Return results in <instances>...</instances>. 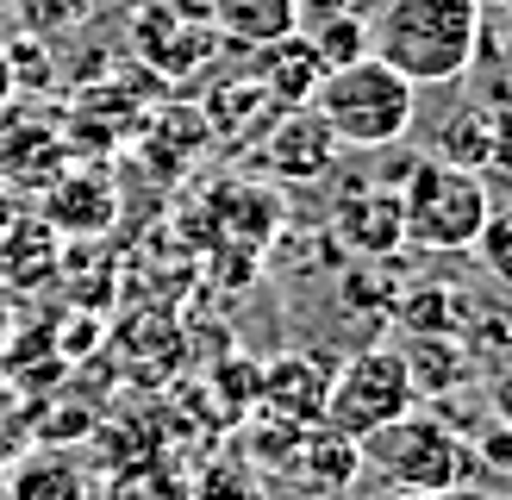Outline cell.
Listing matches in <instances>:
<instances>
[{
  "instance_id": "1",
  "label": "cell",
  "mask_w": 512,
  "mask_h": 500,
  "mask_svg": "<svg viewBox=\"0 0 512 500\" xmlns=\"http://www.w3.org/2000/svg\"><path fill=\"white\" fill-rule=\"evenodd\" d=\"M481 0H381L369 50L413 88H456L481 57Z\"/></svg>"
},
{
  "instance_id": "2",
  "label": "cell",
  "mask_w": 512,
  "mask_h": 500,
  "mask_svg": "<svg viewBox=\"0 0 512 500\" xmlns=\"http://www.w3.org/2000/svg\"><path fill=\"white\" fill-rule=\"evenodd\" d=\"M306 107L331 125V138H338L344 150H388V144H400L406 132H413L419 88L406 82V75H394L369 50V57H356L344 69H325V82L313 88Z\"/></svg>"
},
{
  "instance_id": "3",
  "label": "cell",
  "mask_w": 512,
  "mask_h": 500,
  "mask_svg": "<svg viewBox=\"0 0 512 500\" xmlns=\"http://www.w3.org/2000/svg\"><path fill=\"white\" fill-rule=\"evenodd\" d=\"M400 200V238L413 250H475L494 200L475 169H456L438 157H413L406 182L394 188Z\"/></svg>"
},
{
  "instance_id": "4",
  "label": "cell",
  "mask_w": 512,
  "mask_h": 500,
  "mask_svg": "<svg viewBox=\"0 0 512 500\" xmlns=\"http://www.w3.org/2000/svg\"><path fill=\"white\" fill-rule=\"evenodd\" d=\"M356 450H363V469H375L394 494H456L469 469V438L425 407L388 419Z\"/></svg>"
},
{
  "instance_id": "5",
  "label": "cell",
  "mask_w": 512,
  "mask_h": 500,
  "mask_svg": "<svg viewBox=\"0 0 512 500\" xmlns=\"http://www.w3.org/2000/svg\"><path fill=\"white\" fill-rule=\"evenodd\" d=\"M419 407V388L406 375V357L394 344H363L350 350L344 363H331V388H325V419L338 438L363 444L369 432H381L388 419L413 413Z\"/></svg>"
},
{
  "instance_id": "6",
  "label": "cell",
  "mask_w": 512,
  "mask_h": 500,
  "mask_svg": "<svg viewBox=\"0 0 512 500\" xmlns=\"http://www.w3.org/2000/svg\"><path fill=\"white\" fill-rule=\"evenodd\" d=\"M132 50L163 75V82H188L219 57V32L207 7H182V0H138L132 13Z\"/></svg>"
},
{
  "instance_id": "7",
  "label": "cell",
  "mask_w": 512,
  "mask_h": 500,
  "mask_svg": "<svg viewBox=\"0 0 512 500\" xmlns=\"http://www.w3.org/2000/svg\"><path fill=\"white\" fill-rule=\"evenodd\" d=\"M250 144H256V157H263V169L275 175V182H319V175L338 163V150H344L313 107H275V119Z\"/></svg>"
},
{
  "instance_id": "8",
  "label": "cell",
  "mask_w": 512,
  "mask_h": 500,
  "mask_svg": "<svg viewBox=\"0 0 512 500\" xmlns=\"http://www.w3.org/2000/svg\"><path fill=\"white\" fill-rule=\"evenodd\" d=\"M325 388H331V363H319L313 350H288L269 369H256V407L269 419L300 425V432L325 419Z\"/></svg>"
},
{
  "instance_id": "9",
  "label": "cell",
  "mask_w": 512,
  "mask_h": 500,
  "mask_svg": "<svg viewBox=\"0 0 512 500\" xmlns=\"http://www.w3.org/2000/svg\"><path fill=\"white\" fill-rule=\"evenodd\" d=\"M500 107L506 100H456V107L431 125V144L425 157L456 163V169H494V150H500Z\"/></svg>"
},
{
  "instance_id": "10",
  "label": "cell",
  "mask_w": 512,
  "mask_h": 500,
  "mask_svg": "<svg viewBox=\"0 0 512 500\" xmlns=\"http://www.w3.org/2000/svg\"><path fill=\"white\" fill-rule=\"evenodd\" d=\"M7 475V494L13 500H94V475L82 457H69L57 444H25L19 457L0 469Z\"/></svg>"
},
{
  "instance_id": "11",
  "label": "cell",
  "mask_w": 512,
  "mask_h": 500,
  "mask_svg": "<svg viewBox=\"0 0 512 500\" xmlns=\"http://www.w3.org/2000/svg\"><path fill=\"white\" fill-rule=\"evenodd\" d=\"M256 57V82L269 88V100L275 107H306L313 100V88L325 82V63H319V50L306 44V32H288V38H275V44H263V50H250Z\"/></svg>"
},
{
  "instance_id": "12",
  "label": "cell",
  "mask_w": 512,
  "mask_h": 500,
  "mask_svg": "<svg viewBox=\"0 0 512 500\" xmlns=\"http://www.w3.org/2000/svg\"><path fill=\"white\" fill-rule=\"evenodd\" d=\"M207 19L225 50H263L275 38L300 32V7L294 0H207Z\"/></svg>"
},
{
  "instance_id": "13",
  "label": "cell",
  "mask_w": 512,
  "mask_h": 500,
  "mask_svg": "<svg viewBox=\"0 0 512 500\" xmlns=\"http://www.w3.org/2000/svg\"><path fill=\"white\" fill-rule=\"evenodd\" d=\"M100 500H194V475L163 450H144V457H125L107 475Z\"/></svg>"
},
{
  "instance_id": "14",
  "label": "cell",
  "mask_w": 512,
  "mask_h": 500,
  "mask_svg": "<svg viewBox=\"0 0 512 500\" xmlns=\"http://www.w3.org/2000/svg\"><path fill=\"white\" fill-rule=\"evenodd\" d=\"M344 238L350 250H363V257H388V250H400V200L394 194H356L344 207Z\"/></svg>"
},
{
  "instance_id": "15",
  "label": "cell",
  "mask_w": 512,
  "mask_h": 500,
  "mask_svg": "<svg viewBox=\"0 0 512 500\" xmlns=\"http://www.w3.org/2000/svg\"><path fill=\"white\" fill-rule=\"evenodd\" d=\"M300 32L319 50L325 69H344L356 57H369V19L363 13H338V19H319V25H300Z\"/></svg>"
},
{
  "instance_id": "16",
  "label": "cell",
  "mask_w": 512,
  "mask_h": 500,
  "mask_svg": "<svg viewBox=\"0 0 512 500\" xmlns=\"http://www.w3.org/2000/svg\"><path fill=\"white\" fill-rule=\"evenodd\" d=\"M388 313L406 325V338L450 332V288H438V282H425V288H406V294H394V307H388Z\"/></svg>"
},
{
  "instance_id": "17",
  "label": "cell",
  "mask_w": 512,
  "mask_h": 500,
  "mask_svg": "<svg viewBox=\"0 0 512 500\" xmlns=\"http://www.w3.org/2000/svg\"><path fill=\"white\" fill-rule=\"evenodd\" d=\"M0 7H7L32 38H57V32L88 19V0H0Z\"/></svg>"
},
{
  "instance_id": "18",
  "label": "cell",
  "mask_w": 512,
  "mask_h": 500,
  "mask_svg": "<svg viewBox=\"0 0 512 500\" xmlns=\"http://www.w3.org/2000/svg\"><path fill=\"white\" fill-rule=\"evenodd\" d=\"M475 257L500 288H512V200H500L488 213V225H481V238H475Z\"/></svg>"
},
{
  "instance_id": "19",
  "label": "cell",
  "mask_w": 512,
  "mask_h": 500,
  "mask_svg": "<svg viewBox=\"0 0 512 500\" xmlns=\"http://www.w3.org/2000/svg\"><path fill=\"white\" fill-rule=\"evenodd\" d=\"M194 500H263L244 463H213L207 475H194Z\"/></svg>"
},
{
  "instance_id": "20",
  "label": "cell",
  "mask_w": 512,
  "mask_h": 500,
  "mask_svg": "<svg viewBox=\"0 0 512 500\" xmlns=\"http://www.w3.org/2000/svg\"><path fill=\"white\" fill-rule=\"evenodd\" d=\"M475 450H481V463H488L500 482H506V475H512V419H488V425L475 432Z\"/></svg>"
},
{
  "instance_id": "21",
  "label": "cell",
  "mask_w": 512,
  "mask_h": 500,
  "mask_svg": "<svg viewBox=\"0 0 512 500\" xmlns=\"http://www.w3.org/2000/svg\"><path fill=\"white\" fill-rule=\"evenodd\" d=\"M300 7V25H319V19H338V13H356L363 0H294Z\"/></svg>"
},
{
  "instance_id": "22",
  "label": "cell",
  "mask_w": 512,
  "mask_h": 500,
  "mask_svg": "<svg viewBox=\"0 0 512 500\" xmlns=\"http://www.w3.org/2000/svg\"><path fill=\"white\" fill-rule=\"evenodd\" d=\"M488 394H494V419H512V363H506V369H494Z\"/></svg>"
},
{
  "instance_id": "23",
  "label": "cell",
  "mask_w": 512,
  "mask_h": 500,
  "mask_svg": "<svg viewBox=\"0 0 512 500\" xmlns=\"http://www.w3.org/2000/svg\"><path fill=\"white\" fill-rule=\"evenodd\" d=\"M19 88H13V57H7V38H0V107H7Z\"/></svg>"
},
{
  "instance_id": "24",
  "label": "cell",
  "mask_w": 512,
  "mask_h": 500,
  "mask_svg": "<svg viewBox=\"0 0 512 500\" xmlns=\"http://www.w3.org/2000/svg\"><path fill=\"white\" fill-rule=\"evenodd\" d=\"M381 500H450V494H394V488H388Z\"/></svg>"
},
{
  "instance_id": "25",
  "label": "cell",
  "mask_w": 512,
  "mask_h": 500,
  "mask_svg": "<svg viewBox=\"0 0 512 500\" xmlns=\"http://www.w3.org/2000/svg\"><path fill=\"white\" fill-rule=\"evenodd\" d=\"M481 7H500V13H506V7H512V0H481Z\"/></svg>"
},
{
  "instance_id": "26",
  "label": "cell",
  "mask_w": 512,
  "mask_h": 500,
  "mask_svg": "<svg viewBox=\"0 0 512 500\" xmlns=\"http://www.w3.org/2000/svg\"><path fill=\"white\" fill-rule=\"evenodd\" d=\"M506 44H512V7H506Z\"/></svg>"
},
{
  "instance_id": "27",
  "label": "cell",
  "mask_w": 512,
  "mask_h": 500,
  "mask_svg": "<svg viewBox=\"0 0 512 500\" xmlns=\"http://www.w3.org/2000/svg\"><path fill=\"white\" fill-rule=\"evenodd\" d=\"M0 500H13V494H7V475H0Z\"/></svg>"
},
{
  "instance_id": "28",
  "label": "cell",
  "mask_w": 512,
  "mask_h": 500,
  "mask_svg": "<svg viewBox=\"0 0 512 500\" xmlns=\"http://www.w3.org/2000/svg\"><path fill=\"white\" fill-rule=\"evenodd\" d=\"M488 500H512V494H488Z\"/></svg>"
},
{
  "instance_id": "29",
  "label": "cell",
  "mask_w": 512,
  "mask_h": 500,
  "mask_svg": "<svg viewBox=\"0 0 512 500\" xmlns=\"http://www.w3.org/2000/svg\"><path fill=\"white\" fill-rule=\"evenodd\" d=\"M506 494H512V475H506Z\"/></svg>"
}]
</instances>
